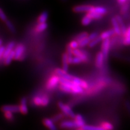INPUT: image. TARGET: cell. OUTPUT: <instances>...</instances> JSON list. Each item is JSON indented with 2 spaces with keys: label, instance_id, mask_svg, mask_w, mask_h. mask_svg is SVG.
<instances>
[{
  "label": "cell",
  "instance_id": "cell-23",
  "mask_svg": "<svg viewBox=\"0 0 130 130\" xmlns=\"http://www.w3.org/2000/svg\"><path fill=\"white\" fill-rule=\"evenodd\" d=\"M125 38H124V43L125 45H129L130 43V27H128L126 28V31L125 34Z\"/></svg>",
  "mask_w": 130,
  "mask_h": 130
},
{
  "label": "cell",
  "instance_id": "cell-41",
  "mask_svg": "<svg viewBox=\"0 0 130 130\" xmlns=\"http://www.w3.org/2000/svg\"><path fill=\"white\" fill-rule=\"evenodd\" d=\"M0 19L3 21H6V20H7V16L6 15V14L4 13V12H3V10H2V9L0 8Z\"/></svg>",
  "mask_w": 130,
  "mask_h": 130
},
{
  "label": "cell",
  "instance_id": "cell-42",
  "mask_svg": "<svg viewBox=\"0 0 130 130\" xmlns=\"http://www.w3.org/2000/svg\"><path fill=\"white\" fill-rule=\"evenodd\" d=\"M81 62H82V60H81L80 58L77 57H75L73 58L72 63H74V64H79Z\"/></svg>",
  "mask_w": 130,
  "mask_h": 130
},
{
  "label": "cell",
  "instance_id": "cell-28",
  "mask_svg": "<svg viewBox=\"0 0 130 130\" xmlns=\"http://www.w3.org/2000/svg\"><path fill=\"white\" fill-rule=\"evenodd\" d=\"M88 32H81L80 34H79L78 35H77V36L75 37V40L78 43L79 42H80L81 40H83L84 39L86 38V37H87L88 36Z\"/></svg>",
  "mask_w": 130,
  "mask_h": 130
},
{
  "label": "cell",
  "instance_id": "cell-15",
  "mask_svg": "<svg viewBox=\"0 0 130 130\" xmlns=\"http://www.w3.org/2000/svg\"><path fill=\"white\" fill-rule=\"evenodd\" d=\"M104 61V58L103 55H102L101 52H99V53L97 54L96 57V66L98 68H101L102 65H103Z\"/></svg>",
  "mask_w": 130,
  "mask_h": 130
},
{
  "label": "cell",
  "instance_id": "cell-25",
  "mask_svg": "<svg viewBox=\"0 0 130 130\" xmlns=\"http://www.w3.org/2000/svg\"><path fill=\"white\" fill-rule=\"evenodd\" d=\"M101 127L104 130H113L114 126L111 123L108 122H104L101 124Z\"/></svg>",
  "mask_w": 130,
  "mask_h": 130
},
{
  "label": "cell",
  "instance_id": "cell-22",
  "mask_svg": "<svg viewBox=\"0 0 130 130\" xmlns=\"http://www.w3.org/2000/svg\"><path fill=\"white\" fill-rule=\"evenodd\" d=\"M93 12H95L96 13L100 14V15H104L107 13V10L105 8L103 7H93Z\"/></svg>",
  "mask_w": 130,
  "mask_h": 130
},
{
  "label": "cell",
  "instance_id": "cell-46",
  "mask_svg": "<svg viewBox=\"0 0 130 130\" xmlns=\"http://www.w3.org/2000/svg\"><path fill=\"white\" fill-rule=\"evenodd\" d=\"M77 130H83V129H82V128H78V129Z\"/></svg>",
  "mask_w": 130,
  "mask_h": 130
},
{
  "label": "cell",
  "instance_id": "cell-9",
  "mask_svg": "<svg viewBox=\"0 0 130 130\" xmlns=\"http://www.w3.org/2000/svg\"><path fill=\"white\" fill-rule=\"evenodd\" d=\"M19 106V111L23 115L28 113V109L27 105V99L25 98H22L21 100V104Z\"/></svg>",
  "mask_w": 130,
  "mask_h": 130
},
{
  "label": "cell",
  "instance_id": "cell-11",
  "mask_svg": "<svg viewBox=\"0 0 130 130\" xmlns=\"http://www.w3.org/2000/svg\"><path fill=\"white\" fill-rule=\"evenodd\" d=\"M14 45H15V43L14 42H10L9 43H8V45H7V46L5 47L4 49V54H3V59H5L8 55L10 53H11L12 51H13V48L14 47Z\"/></svg>",
  "mask_w": 130,
  "mask_h": 130
},
{
  "label": "cell",
  "instance_id": "cell-39",
  "mask_svg": "<svg viewBox=\"0 0 130 130\" xmlns=\"http://www.w3.org/2000/svg\"><path fill=\"white\" fill-rule=\"evenodd\" d=\"M34 103L37 106H41L42 105V98L40 96H36L34 99Z\"/></svg>",
  "mask_w": 130,
  "mask_h": 130
},
{
  "label": "cell",
  "instance_id": "cell-33",
  "mask_svg": "<svg viewBox=\"0 0 130 130\" xmlns=\"http://www.w3.org/2000/svg\"><path fill=\"white\" fill-rule=\"evenodd\" d=\"M89 42H90V41H89L88 38L86 37V38L84 39L83 40H81L80 42H78V47H79V48H83V47L86 46V45H88Z\"/></svg>",
  "mask_w": 130,
  "mask_h": 130
},
{
  "label": "cell",
  "instance_id": "cell-18",
  "mask_svg": "<svg viewBox=\"0 0 130 130\" xmlns=\"http://www.w3.org/2000/svg\"><path fill=\"white\" fill-rule=\"evenodd\" d=\"M62 65H63V70L66 72H68V68H69V63L68 61V57L66 53H65L62 56Z\"/></svg>",
  "mask_w": 130,
  "mask_h": 130
},
{
  "label": "cell",
  "instance_id": "cell-1",
  "mask_svg": "<svg viewBox=\"0 0 130 130\" xmlns=\"http://www.w3.org/2000/svg\"><path fill=\"white\" fill-rule=\"evenodd\" d=\"M58 106L60 108V110L63 111V114L66 116H70L71 118H74L75 116V114L74 112L72 111L71 108L69 105L64 104L62 102H58Z\"/></svg>",
  "mask_w": 130,
  "mask_h": 130
},
{
  "label": "cell",
  "instance_id": "cell-12",
  "mask_svg": "<svg viewBox=\"0 0 130 130\" xmlns=\"http://www.w3.org/2000/svg\"><path fill=\"white\" fill-rule=\"evenodd\" d=\"M75 122L77 124L78 128H82L84 125H86V122L84 121L83 117L81 115H77L75 116Z\"/></svg>",
  "mask_w": 130,
  "mask_h": 130
},
{
  "label": "cell",
  "instance_id": "cell-4",
  "mask_svg": "<svg viewBox=\"0 0 130 130\" xmlns=\"http://www.w3.org/2000/svg\"><path fill=\"white\" fill-rule=\"evenodd\" d=\"M93 7L89 5H81V6H77L73 8V11L76 13L81 12H89L93 10Z\"/></svg>",
  "mask_w": 130,
  "mask_h": 130
},
{
  "label": "cell",
  "instance_id": "cell-35",
  "mask_svg": "<svg viewBox=\"0 0 130 130\" xmlns=\"http://www.w3.org/2000/svg\"><path fill=\"white\" fill-rule=\"evenodd\" d=\"M64 116V115L63 113H58L57 115H56L54 116L53 117V118L51 119L52 121H53L54 122H56L60 121Z\"/></svg>",
  "mask_w": 130,
  "mask_h": 130
},
{
  "label": "cell",
  "instance_id": "cell-38",
  "mask_svg": "<svg viewBox=\"0 0 130 130\" xmlns=\"http://www.w3.org/2000/svg\"><path fill=\"white\" fill-rule=\"evenodd\" d=\"M69 46L71 47V49L75 50V49H77L78 48V43L76 41V40H72L69 43Z\"/></svg>",
  "mask_w": 130,
  "mask_h": 130
},
{
  "label": "cell",
  "instance_id": "cell-8",
  "mask_svg": "<svg viewBox=\"0 0 130 130\" xmlns=\"http://www.w3.org/2000/svg\"><path fill=\"white\" fill-rule=\"evenodd\" d=\"M60 126L61 128H66V129H71V128H78L77 124L75 121H65L60 123Z\"/></svg>",
  "mask_w": 130,
  "mask_h": 130
},
{
  "label": "cell",
  "instance_id": "cell-10",
  "mask_svg": "<svg viewBox=\"0 0 130 130\" xmlns=\"http://www.w3.org/2000/svg\"><path fill=\"white\" fill-rule=\"evenodd\" d=\"M72 54L74 55L75 57L80 58L82 61H87V59H88V57H87L85 54L82 51L78 50V48L72 50Z\"/></svg>",
  "mask_w": 130,
  "mask_h": 130
},
{
  "label": "cell",
  "instance_id": "cell-31",
  "mask_svg": "<svg viewBox=\"0 0 130 130\" xmlns=\"http://www.w3.org/2000/svg\"><path fill=\"white\" fill-rule=\"evenodd\" d=\"M6 22V25L7 26V27L9 29V30L12 33H15L16 32V29L14 28L13 24H12V22L9 20H6L5 21Z\"/></svg>",
  "mask_w": 130,
  "mask_h": 130
},
{
  "label": "cell",
  "instance_id": "cell-32",
  "mask_svg": "<svg viewBox=\"0 0 130 130\" xmlns=\"http://www.w3.org/2000/svg\"><path fill=\"white\" fill-rule=\"evenodd\" d=\"M83 130H104L101 126H92V125H84L82 128Z\"/></svg>",
  "mask_w": 130,
  "mask_h": 130
},
{
  "label": "cell",
  "instance_id": "cell-20",
  "mask_svg": "<svg viewBox=\"0 0 130 130\" xmlns=\"http://www.w3.org/2000/svg\"><path fill=\"white\" fill-rule=\"evenodd\" d=\"M114 34H115V31L113 29H111V30H109L108 31H106L103 32L102 33L101 35L100 36L101 37V38L102 39V40H105L107 39H108L110 36H113Z\"/></svg>",
  "mask_w": 130,
  "mask_h": 130
},
{
  "label": "cell",
  "instance_id": "cell-47",
  "mask_svg": "<svg viewBox=\"0 0 130 130\" xmlns=\"http://www.w3.org/2000/svg\"><path fill=\"white\" fill-rule=\"evenodd\" d=\"M63 1H66V0H63Z\"/></svg>",
  "mask_w": 130,
  "mask_h": 130
},
{
  "label": "cell",
  "instance_id": "cell-29",
  "mask_svg": "<svg viewBox=\"0 0 130 130\" xmlns=\"http://www.w3.org/2000/svg\"><path fill=\"white\" fill-rule=\"evenodd\" d=\"M87 15L89 16V17H90L92 19H101L102 18V15H100V14L96 13L95 12H93V11L87 13Z\"/></svg>",
  "mask_w": 130,
  "mask_h": 130
},
{
  "label": "cell",
  "instance_id": "cell-19",
  "mask_svg": "<svg viewBox=\"0 0 130 130\" xmlns=\"http://www.w3.org/2000/svg\"><path fill=\"white\" fill-rule=\"evenodd\" d=\"M48 13L46 11H44L41 14H40V16H39L38 19V22L39 24H42V23H46L47 19H48Z\"/></svg>",
  "mask_w": 130,
  "mask_h": 130
},
{
  "label": "cell",
  "instance_id": "cell-24",
  "mask_svg": "<svg viewBox=\"0 0 130 130\" xmlns=\"http://www.w3.org/2000/svg\"><path fill=\"white\" fill-rule=\"evenodd\" d=\"M14 51H12L9 55L7 56V57L4 59V63L6 65H9L12 62V61L14 59Z\"/></svg>",
  "mask_w": 130,
  "mask_h": 130
},
{
  "label": "cell",
  "instance_id": "cell-5",
  "mask_svg": "<svg viewBox=\"0 0 130 130\" xmlns=\"http://www.w3.org/2000/svg\"><path fill=\"white\" fill-rule=\"evenodd\" d=\"M55 73H56V75L58 76V77L61 78L66 79V80L72 81V80L74 78V77H73L72 75H71L67 74V72H66L65 71H63V69H56V71H55Z\"/></svg>",
  "mask_w": 130,
  "mask_h": 130
},
{
  "label": "cell",
  "instance_id": "cell-37",
  "mask_svg": "<svg viewBox=\"0 0 130 130\" xmlns=\"http://www.w3.org/2000/svg\"><path fill=\"white\" fill-rule=\"evenodd\" d=\"M4 117L10 121H12L14 119L13 115V113H10V112H5Z\"/></svg>",
  "mask_w": 130,
  "mask_h": 130
},
{
  "label": "cell",
  "instance_id": "cell-43",
  "mask_svg": "<svg viewBox=\"0 0 130 130\" xmlns=\"http://www.w3.org/2000/svg\"><path fill=\"white\" fill-rule=\"evenodd\" d=\"M5 47L4 46H0V60H1V58H3V54H4Z\"/></svg>",
  "mask_w": 130,
  "mask_h": 130
},
{
  "label": "cell",
  "instance_id": "cell-14",
  "mask_svg": "<svg viewBox=\"0 0 130 130\" xmlns=\"http://www.w3.org/2000/svg\"><path fill=\"white\" fill-rule=\"evenodd\" d=\"M72 82L75 84L79 86L82 89H87V87H88L87 83L85 81L79 79V78L74 77L72 80Z\"/></svg>",
  "mask_w": 130,
  "mask_h": 130
},
{
  "label": "cell",
  "instance_id": "cell-26",
  "mask_svg": "<svg viewBox=\"0 0 130 130\" xmlns=\"http://www.w3.org/2000/svg\"><path fill=\"white\" fill-rule=\"evenodd\" d=\"M102 39L101 38L100 36H98L95 39H93V40H92V41H90L89 42V46L90 47V48H93V47L95 46L96 45L98 44L99 43H100L102 41Z\"/></svg>",
  "mask_w": 130,
  "mask_h": 130
},
{
  "label": "cell",
  "instance_id": "cell-30",
  "mask_svg": "<svg viewBox=\"0 0 130 130\" xmlns=\"http://www.w3.org/2000/svg\"><path fill=\"white\" fill-rule=\"evenodd\" d=\"M92 19L90 18L89 16H88L86 14V16H84L83 18H82V20H81V23L84 26H87L89 25L92 22Z\"/></svg>",
  "mask_w": 130,
  "mask_h": 130
},
{
  "label": "cell",
  "instance_id": "cell-6",
  "mask_svg": "<svg viewBox=\"0 0 130 130\" xmlns=\"http://www.w3.org/2000/svg\"><path fill=\"white\" fill-rule=\"evenodd\" d=\"M3 112H10V113H18L19 112V106L18 105H3L1 108Z\"/></svg>",
  "mask_w": 130,
  "mask_h": 130
},
{
  "label": "cell",
  "instance_id": "cell-7",
  "mask_svg": "<svg viewBox=\"0 0 130 130\" xmlns=\"http://www.w3.org/2000/svg\"><path fill=\"white\" fill-rule=\"evenodd\" d=\"M59 78L58 76L54 75L50 78L49 79L48 83L46 84V87L48 89H53L56 87L57 85L59 83Z\"/></svg>",
  "mask_w": 130,
  "mask_h": 130
},
{
  "label": "cell",
  "instance_id": "cell-27",
  "mask_svg": "<svg viewBox=\"0 0 130 130\" xmlns=\"http://www.w3.org/2000/svg\"><path fill=\"white\" fill-rule=\"evenodd\" d=\"M48 27V24L46 23H42V24H39L36 27V31L37 32H42L45 31Z\"/></svg>",
  "mask_w": 130,
  "mask_h": 130
},
{
  "label": "cell",
  "instance_id": "cell-21",
  "mask_svg": "<svg viewBox=\"0 0 130 130\" xmlns=\"http://www.w3.org/2000/svg\"><path fill=\"white\" fill-rule=\"evenodd\" d=\"M71 90H72V93L77 94L81 93L83 92V89H82L79 86H78L77 84H75L72 83V85L71 86Z\"/></svg>",
  "mask_w": 130,
  "mask_h": 130
},
{
  "label": "cell",
  "instance_id": "cell-3",
  "mask_svg": "<svg viewBox=\"0 0 130 130\" xmlns=\"http://www.w3.org/2000/svg\"><path fill=\"white\" fill-rule=\"evenodd\" d=\"M14 53V59L16 60H21V58L23 56L24 51H25V46L22 44L18 45L15 48V50H13Z\"/></svg>",
  "mask_w": 130,
  "mask_h": 130
},
{
  "label": "cell",
  "instance_id": "cell-44",
  "mask_svg": "<svg viewBox=\"0 0 130 130\" xmlns=\"http://www.w3.org/2000/svg\"><path fill=\"white\" fill-rule=\"evenodd\" d=\"M127 1V0H118V2L119 3V4H123V3H125L126 2V1Z\"/></svg>",
  "mask_w": 130,
  "mask_h": 130
},
{
  "label": "cell",
  "instance_id": "cell-34",
  "mask_svg": "<svg viewBox=\"0 0 130 130\" xmlns=\"http://www.w3.org/2000/svg\"><path fill=\"white\" fill-rule=\"evenodd\" d=\"M60 89L62 91H63V92L72 93V90H71V87H70V86L63 85V84H60Z\"/></svg>",
  "mask_w": 130,
  "mask_h": 130
},
{
  "label": "cell",
  "instance_id": "cell-2",
  "mask_svg": "<svg viewBox=\"0 0 130 130\" xmlns=\"http://www.w3.org/2000/svg\"><path fill=\"white\" fill-rule=\"evenodd\" d=\"M110 46V40L109 39H107L103 40L102 43V51L101 53L104 56V60L107 59L108 56V52H109Z\"/></svg>",
  "mask_w": 130,
  "mask_h": 130
},
{
  "label": "cell",
  "instance_id": "cell-17",
  "mask_svg": "<svg viewBox=\"0 0 130 130\" xmlns=\"http://www.w3.org/2000/svg\"><path fill=\"white\" fill-rule=\"evenodd\" d=\"M111 23L113 24V30H114V31H115V33L118 35H121V29H120L119 25L118 22H117L116 19L115 18H113L111 19Z\"/></svg>",
  "mask_w": 130,
  "mask_h": 130
},
{
  "label": "cell",
  "instance_id": "cell-40",
  "mask_svg": "<svg viewBox=\"0 0 130 130\" xmlns=\"http://www.w3.org/2000/svg\"><path fill=\"white\" fill-rule=\"evenodd\" d=\"M98 36V32H92V34H90V35H88V36H87V38H88V39L89 40V41H92V40H93V39H95L96 38V37Z\"/></svg>",
  "mask_w": 130,
  "mask_h": 130
},
{
  "label": "cell",
  "instance_id": "cell-45",
  "mask_svg": "<svg viewBox=\"0 0 130 130\" xmlns=\"http://www.w3.org/2000/svg\"><path fill=\"white\" fill-rule=\"evenodd\" d=\"M2 43H3V42L2 40H1V39H0V46H2Z\"/></svg>",
  "mask_w": 130,
  "mask_h": 130
},
{
  "label": "cell",
  "instance_id": "cell-16",
  "mask_svg": "<svg viewBox=\"0 0 130 130\" xmlns=\"http://www.w3.org/2000/svg\"><path fill=\"white\" fill-rule=\"evenodd\" d=\"M115 18H116L117 22H118L119 25L120 29H121V34L125 35L126 31V28L125 27V25L124 22H123L122 18L120 16H116V17H115Z\"/></svg>",
  "mask_w": 130,
  "mask_h": 130
},
{
  "label": "cell",
  "instance_id": "cell-13",
  "mask_svg": "<svg viewBox=\"0 0 130 130\" xmlns=\"http://www.w3.org/2000/svg\"><path fill=\"white\" fill-rule=\"evenodd\" d=\"M43 123L45 125V126H46L50 130H57L56 125H55V123L52 121L51 119H43Z\"/></svg>",
  "mask_w": 130,
  "mask_h": 130
},
{
  "label": "cell",
  "instance_id": "cell-36",
  "mask_svg": "<svg viewBox=\"0 0 130 130\" xmlns=\"http://www.w3.org/2000/svg\"><path fill=\"white\" fill-rule=\"evenodd\" d=\"M42 98V105L41 106H46L48 105L49 102H50V100H49L48 97L46 95L42 96L41 97Z\"/></svg>",
  "mask_w": 130,
  "mask_h": 130
}]
</instances>
